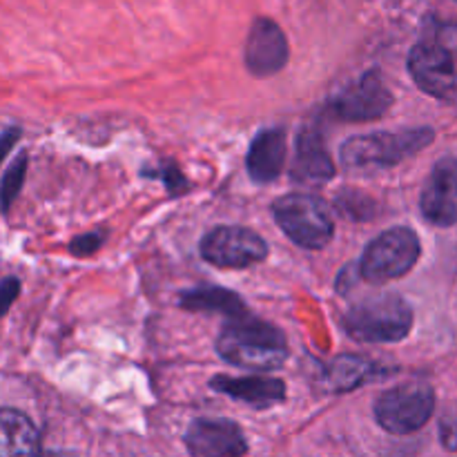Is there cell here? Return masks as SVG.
Returning a JSON list of instances; mask_svg holds the SVG:
<instances>
[{"label":"cell","mask_w":457,"mask_h":457,"mask_svg":"<svg viewBox=\"0 0 457 457\" xmlns=\"http://www.w3.org/2000/svg\"><path fill=\"white\" fill-rule=\"evenodd\" d=\"M217 353L223 361L248 370H277L288 360V342L268 321L250 312L230 317L217 337Z\"/></svg>","instance_id":"cell-1"},{"label":"cell","mask_w":457,"mask_h":457,"mask_svg":"<svg viewBox=\"0 0 457 457\" xmlns=\"http://www.w3.org/2000/svg\"><path fill=\"white\" fill-rule=\"evenodd\" d=\"M409 71L418 87L440 101L457 96V25L431 21L409 54Z\"/></svg>","instance_id":"cell-2"},{"label":"cell","mask_w":457,"mask_h":457,"mask_svg":"<svg viewBox=\"0 0 457 457\" xmlns=\"http://www.w3.org/2000/svg\"><path fill=\"white\" fill-rule=\"evenodd\" d=\"M431 128H404L395 132H373L348 138L342 145V163L353 172L386 170L415 156L433 143Z\"/></svg>","instance_id":"cell-3"},{"label":"cell","mask_w":457,"mask_h":457,"mask_svg":"<svg viewBox=\"0 0 457 457\" xmlns=\"http://www.w3.org/2000/svg\"><path fill=\"white\" fill-rule=\"evenodd\" d=\"M342 326L360 344H397L413 328V308L400 295H378L348 308Z\"/></svg>","instance_id":"cell-4"},{"label":"cell","mask_w":457,"mask_h":457,"mask_svg":"<svg viewBox=\"0 0 457 457\" xmlns=\"http://www.w3.org/2000/svg\"><path fill=\"white\" fill-rule=\"evenodd\" d=\"M272 217L293 244L306 250H321L335 235L328 205L320 196L293 192L272 204Z\"/></svg>","instance_id":"cell-5"},{"label":"cell","mask_w":457,"mask_h":457,"mask_svg":"<svg viewBox=\"0 0 457 457\" xmlns=\"http://www.w3.org/2000/svg\"><path fill=\"white\" fill-rule=\"evenodd\" d=\"M422 245L411 228H391L366 245L360 262V275L369 284H386L409 275L418 263Z\"/></svg>","instance_id":"cell-6"},{"label":"cell","mask_w":457,"mask_h":457,"mask_svg":"<svg viewBox=\"0 0 457 457\" xmlns=\"http://www.w3.org/2000/svg\"><path fill=\"white\" fill-rule=\"evenodd\" d=\"M436 411V393L427 382H409L388 388L375 402V420L393 436H411L431 420Z\"/></svg>","instance_id":"cell-7"},{"label":"cell","mask_w":457,"mask_h":457,"mask_svg":"<svg viewBox=\"0 0 457 457\" xmlns=\"http://www.w3.org/2000/svg\"><path fill=\"white\" fill-rule=\"evenodd\" d=\"M201 257L217 268H250L268 257V244L248 228L219 226L201 239Z\"/></svg>","instance_id":"cell-8"},{"label":"cell","mask_w":457,"mask_h":457,"mask_svg":"<svg viewBox=\"0 0 457 457\" xmlns=\"http://www.w3.org/2000/svg\"><path fill=\"white\" fill-rule=\"evenodd\" d=\"M393 105L391 89L384 83L382 74L378 70H370L361 74L360 79L346 89L337 94L330 101V112L339 120L348 123H364V120H375L386 114Z\"/></svg>","instance_id":"cell-9"},{"label":"cell","mask_w":457,"mask_h":457,"mask_svg":"<svg viewBox=\"0 0 457 457\" xmlns=\"http://www.w3.org/2000/svg\"><path fill=\"white\" fill-rule=\"evenodd\" d=\"M420 208L427 221L437 228H451L457 223V159L445 156L433 165L424 183Z\"/></svg>","instance_id":"cell-10"},{"label":"cell","mask_w":457,"mask_h":457,"mask_svg":"<svg viewBox=\"0 0 457 457\" xmlns=\"http://www.w3.org/2000/svg\"><path fill=\"white\" fill-rule=\"evenodd\" d=\"M288 62V40L270 18H257L245 38V67L257 79H268Z\"/></svg>","instance_id":"cell-11"},{"label":"cell","mask_w":457,"mask_h":457,"mask_svg":"<svg viewBox=\"0 0 457 457\" xmlns=\"http://www.w3.org/2000/svg\"><path fill=\"white\" fill-rule=\"evenodd\" d=\"M183 442L187 453L196 457H237L248 453V442L232 420H195Z\"/></svg>","instance_id":"cell-12"},{"label":"cell","mask_w":457,"mask_h":457,"mask_svg":"<svg viewBox=\"0 0 457 457\" xmlns=\"http://www.w3.org/2000/svg\"><path fill=\"white\" fill-rule=\"evenodd\" d=\"M333 156L324 145V138L315 129H302L297 138V154H295L290 179L299 186H324L335 177Z\"/></svg>","instance_id":"cell-13"},{"label":"cell","mask_w":457,"mask_h":457,"mask_svg":"<svg viewBox=\"0 0 457 457\" xmlns=\"http://www.w3.org/2000/svg\"><path fill=\"white\" fill-rule=\"evenodd\" d=\"M286 147H288V143H286L284 129H262L250 143L248 156H245V168H248L250 179L259 186L279 179L286 165Z\"/></svg>","instance_id":"cell-14"},{"label":"cell","mask_w":457,"mask_h":457,"mask_svg":"<svg viewBox=\"0 0 457 457\" xmlns=\"http://www.w3.org/2000/svg\"><path fill=\"white\" fill-rule=\"evenodd\" d=\"M210 388L223 395L239 400L254 409H268L286 400V384L272 378H228L217 375L210 379Z\"/></svg>","instance_id":"cell-15"},{"label":"cell","mask_w":457,"mask_h":457,"mask_svg":"<svg viewBox=\"0 0 457 457\" xmlns=\"http://www.w3.org/2000/svg\"><path fill=\"white\" fill-rule=\"evenodd\" d=\"M382 375H386V370H382V366H378L375 361L364 360L360 355H339L326 366L324 379L326 386L333 393H348L370 379L382 378Z\"/></svg>","instance_id":"cell-16"},{"label":"cell","mask_w":457,"mask_h":457,"mask_svg":"<svg viewBox=\"0 0 457 457\" xmlns=\"http://www.w3.org/2000/svg\"><path fill=\"white\" fill-rule=\"evenodd\" d=\"M0 428H3L0 453L4 457L18 453H38L40 451L38 431L31 424V420L22 415L21 411L3 409V413H0Z\"/></svg>","instance_id":"cell-17"},{"label":"cell","mask_w":457,"mask_h":457,"mask_svg":"<svg viewBox=\"0 0 457 457\" xmlns=\"http://www.w3.org/2000/svg\"><path fill=\"white\" fill-rule=\"evenodd\" d=\"M179 303H181V308H186V311L223 312L228 320L248 312L245 311V303L239 299V295L223 288H210V286L208 288L186 290V293L179 295Z\"/></svg>","instance_id":"cell-18"},{"label":"cell","mask_w":457,"mask_h":457,"mask_svg":"<svg viewBox=\"0 0 457 457\" xmlns=\"http://www.w3.org/2000/svg\"><path fill=\"white\" fill-rule=\"evenodd\" d=\"M335 205L344 217L353 219V221H369L375 217V201L361 192L353 190V187H346L342 195H337Z\"/></svg>","instance_id":"cell-19"},{"label":"cell","mask_w":457,"mask_h":457,"mask_svg":"<svg viewBox=\"0 0 457 457\" xmlns=\"http://www.w3.org/2000/svg\"><path fill=\"white\" fill-rule=\"evenodd\" d=\"M25 172H27V156L21 154L12 165H9L7 172H4V177H3V210L4 212H9L13 199H16L18 192H21L22 181H25Z\"/></svg>","instance_id":"cell-20"},{"label":"cell","mask_w":457,"mask_h":457,"mask_svg":"<svg viewBox=\"0 0 457 457\" xmlns=\"http://www.w3.org/2000/svg\"><path fill=\"white\" fill-rule=\"evenodd\" d=\"M103 244H105V232L96 230V232H87V235L83 237H76V239L70 244V250L76 254V257H89V254L96 253Z\"/></svg>","instance_id":"cell-21"},{"label":"cell","mask_w":457,"mask_h":457,"mask_svg":"<svg viewBox=\"0 0 457 457\" xmlns=\"http://www.w3.org/2000/svg\"><path fill=\"white\" fill-rule=\"evenodd\" d=\"M440 437L442 445L449 451H457V409L445 413L440 422Z\"/></svg>","instance_id":"cell-22"},{"label":"cell","mask_w":457,"mask_h":457,"mask_svg":"<svg viewBox=\"0 0 457 457\" xmlns=\"http://www.w3.org/2000/svg\"><path fill=\"white\" fill-rule=\"evenodd\" d=\"M18 293H21V281H18L16 277H7V279L3 281L4 311H9V306H12V302H13V299L18 297Z\"/></svg>","instance_id":"cell-23"},{"label":"cell","mask_w":457,"mask_h":457,"mask_svg":"<svg viewBox=\"0 0 457 457\" xmlns=\"http://www.w3.org/2000/svg\"><path fill=\"white\" fill-rule=\"evenodd\" d=\"M18 134H21V132H18L16 128H7V129H4V137H3V138H4V143H3V154H7L9 147H12V143L18 138Z\"/></svg>","instance_id":"cell-24"}]
</instances>
